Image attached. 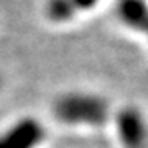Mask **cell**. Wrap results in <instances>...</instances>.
<instances>
[{"label":"cell","instance_id":"1","mask_svg":"<svg viewBox=\"0 0 148 148\" xmlns=\"http://www.w3.org/2000/svg\"><path fill=\"white\" fill-rule=\"evenodd\" d=\"M109 102L95 94L69 92L54 102L53 114L66 125L101 127L109 119Z\"/></svg>","mask_w":148,"mask_h":148},{"label":"cell","instance_id":"2","mask_svg":"<svg viewBox=\"0 0 148 148\" xmlns=\"http://www.w3.org/2000/svg\"><path fill=\"white\" fill-rule=\"evenodd\" d=\"M46 138L43 123L35 117H23L0 132V148H38Z\"/></svg>","mask_w":148,"mask_h":148},{"label":"cell","instance_id":"3","mask_svg":"<svg viewBox=\"0 0 148 148\" xmlns=\"http://www.w3.org/2000/svg\"><path fill=\"white\" fill-rule=\"evenodd\" d=\"M117 135L125 148H145L147 130L142 114L135 107H125L115 117Z\"/></svg>","mask_w":148,"mask_h":148},{"label":"cell","instance_id":"4","mask_svg":"<svg viewBox=\"0 0 148 148\" xmlns=\"http://www.w3.org/2000/svg\"><path fill=\"white\" fill-rule=\"evenodd\" d=\"M115 12L119 20L132 30L145 33L147 30V3L145 0H117Z\"/></svg>","mask_w":148,"mask_h":148},{"label":"cell","instance_id":"5","mask_svg":"<svg viewBox=\"0 0 148 148\" xmlns=\"http://www.w3.org/2000/svg\"><path fill=\"white\" fill-rule=\"evenodd\" d=\"M45 13L53 23H68L74 18L77 10L71 0H46Z\"/></svg>","mask_w":148,"mask_h":148},{"label":"cell","instance_id":"6","mask_svg":"<svg viewBox=\"0 0 148 148\" xmlns=\"http://www.w3.org/2000/svg\"><path fill=\"white\" fill-rule=\"evenodd\" d=\"M71 2L77 12H89L99 3V0H71Z\"/></svg>","mask_w":148,"mask_h":148}]
</instances>
